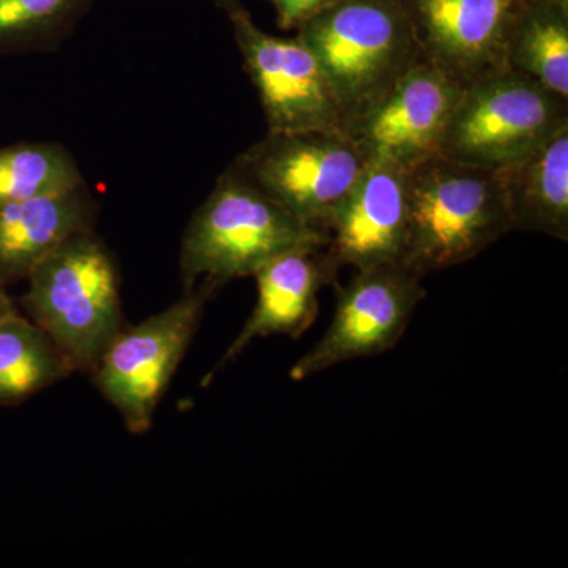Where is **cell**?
<instances>
[{
	"mask_svg": "<svg viewBox=\"0 0 568 568\" xmlns=\"http://www.w3.org/2000/svg\"><path fill=\"white\" fill-rule=\"evenodd\" d=\"M514 231L568 241V118L532 151L504 168Z\"/></svg>",
	"mask_w": 568,
	"mask_h": 568,
	"instance_id": "9a60e30c",
	"label": "cell"
},
{
	"mask_svg": "<svg viewBox=\"0 0 568 568\" xmlns=\"http://www.w3.org/2000/svg\"><path fill=\"white\" fill-rule=\"evenodd\" d=\"M82 0H0V47L40 36L61 24Z\"/></svg>",
	"mask_w": 568,
	"mask_h": 568,
	"instance_id": "d6986e66",
	"label": "cell"
},
{
	"mask_svg": "<svg viewBox=\"0 0 568 568\" xmlns=\"http://www.w3.org/2000/svg\"><path fill=\"white\" fill-rule=\"evenodd\" d=\"M268 2L274 6L280 28L298 29L332 0H268Z\"/></svg>",
	"mask_w": 568,
	"mask_h": 568,
	"instance_id": "ffe728a7",
	"label": "cell"
},
{
	"mask_svg": "<svg viewBox=\"0 0 568 568\" xmlns=\"http://www.w3.org/2000/svg\"><path fill=\"white\" fill-rule=\"evenodd\" d=\"M424 276L403 265L357 271L339 287L327 331L290 369L291 379H310L355 358L387 353L403 338L426 291Z\"/></svg>",
	"mask_w": 568,
	"mask_h": 568,
	"instance_id": "30bf717a",
	"label": "cell"
},
{
	"mask_svg": "<svg viewBox=\"0 0 568 568\" xmlns=\"http://www.w3.org/2000/svg\"><path fill=\"white\" fill-rule=\"evenodd\" d=\"M80 186L77 164L58 145L17 144L0 149V205Z\"/></svg>",
	"mask_w": 568,
	"mask_h": 568,
	"instance_id": "ac0fdd59",
	"label": "cell"
},
{
	"mask_svg": "<svg viewBox=\"0 0 568 568\" xmlns=\"http://www.w3.org/2000/svg\"><path fill=\"white\" fill-rule=\"evenodd\" d=\"M89 219L81 186L0 205V283L28 280L48 254L89 231Z\"/></svg>",
	"mask_w": 568,
	"mask_h": 568,
	"instance_id": "5bb4252c",
	"label": "cell"
},
{
	"mask_svg": "<svg viewBox=\"0 0 568 568\" xmlns=\"http://www.w3.org/2000/svg\"><path fill=\"white\" fill-rule=\"evenodd\" d=\"M70 365L40 327L13 310L0 321V406H14L61 383Z\"/></svg>",
	"mask_w": 568,
	"mask_h": 568,
	"instance_id": "e0dca14e",
	"label": "cell"
},
{
	"mask_svg": "<svg viewBox=\"0 0 568 568\" xmlns=\"http://www.w3.org/2000/svg\"><path fill=\"white\" fill-rule=\"evenodd\" d=\"M213 2L233 24L268 133H343L345 112L313 52L298 39H282L257 28L239 0Z\"/></svg>",
	"mask_w": 568,
	"mask_h": 568,
	"instance_id": "9c48e42d",
	"label": "cell"
},
{
	"mask_svg": "<svg viewBox=\"0 0 568 568\" xmlns=\"http://www.w3.org/2000/svg\"><path fill=\"white\" fill-rule=\"evenodd\" d=\"M403 267L424 276L474 260L514 231L503 171L436 155L407 170Z\"/></svg>",
	"mask_w": 568,
	"mask_h": 568,
	"instance_id": "6da1fadb",
	"label": "cell"
},
{
	"mask_svg": "<svg viewBox=\"0 0 568 568\" xmlns=\"http://www.w3.org/2000/svg\"><path fill=\"white\" fill-rule=\"evenodd\" d=\"M201 283L173 305L123 327L91 373L100 394L121 414L133 435L152 426L156 407L200 327L205 302L215 293Z\"/></svg>",
	"mask_w": 568,
	"mask_h": 568,
	"instance_id": "8992f818",
	"label": "cell"
},
{
	"mask_svg": "<svg viewBox=\"0 0 568 568\" xmlns=\"http://www.w3.org/2000/svg\"><path fill=\"white\" fill-rule=\"evenodd\" d=\"M336 264L328 256L327 245L306 246L280 254L257 268V301L220 361L201 381L207 387L227 365L233 364L254 339L282 335L301 338L315 323L320 312L321 287L334 278Z\"/></svg>",
	"mask_w": 568,
	"mask_h": 568,
	"instance_id": "4fadbf2b",
	"label": "cell"
},
{
	"mask_svg": "<svg viewBox=\"0 0 568 568\" xmlns=\"http://www.w3.org/2000/svg\"><path fill=\"white\" fill-rule=\"evenodd\" d=\"M462 88V82L420 54L346 119L343 133L366 159L410 170L439 155Z\"/></svg>",
	"mask_w": 568,
	"mask_h": 568,
	"instance_id": "ba28073f",
	"label": "cell"
},
{
	"mask_svg": "<svg viewBox=\"0 0 568 568\" xmlns=\"http://www.w3.org/2000/svg\"><path fill=\"white\" fill-rule=\"evenodd\" d=\"M407 171L368 160L327 220V253L357 271L403 263L407 234Z\"/></svg>",
	"mask_w": 568,
	"mask_h": 568,
	"instance_id": "7c38bea8",
	"label": "cell"
},
{
	"mask_svg": "<svg viewBox=\"0 0 568 568\" xmlns=\"http://www.w3.org/2000/svg\"><path fill=\"white\" fill-rule=\"evenodd\" d=\"M325 245L323 231L284 211L233 168L219 179L183 235V291L197 282L219 290L231 280L253 276L280 254Z\"/></svg>",
	"mask_w": 568,
	"mask_h": 568,
	"instance_id": "7a4b0ae2",
	"label": "cell"
},
{
	"mask_svg": "<svg viewBox=\"0 0 568 568\" xmlns=\"http://www.w3.org/2000/svg\"><path fill=\"white\" fill-rule=\"evenodd\" d=\"M526 0H403L420 54L465 84L507 67L511 28Z\"/></svg>",
	"mask_w": 568,
	"mask_h": 568,
	"instance_id": "8fae6325",
	"label": "cell"
},
{
	"mask_svg": "<svg viewBox=\"0 0 568 568\" xmlns=\"http://www.w3.org/2000/svg\"><path fill=\"white\" fill-rule=\"evenodd\" d=\"M368 159L345 133H268L234 170L284 211L323 231Z\"/></svg>",
	"mask_w": 568,
	"mask_h": 568,
	"instance_id": "52a82bcc",
	"label": "cell"
},
{
	"mask_svg": "<svg viewBox=\"0 0 568 568\" xmlns=\"http://www.w3.org/2000/svg\"><path fill=\"white\" fill-rule=\"evenodd\" d=\"M567 119V100L504 67L465 82L439 155L499 171L517 163Z\"/></svg>",
	"mask_w": 568,
	"mask_h": 568,
	"instance_id": "5b68a950",
	"label": "cell"
},
{
	"mask_svg": "<svg viewBox=\"0 0 568 568\" xmlns=\"http://www.w3.org/2000/svg\"><path fill=\"white\" fill-rule=\"evenodd\" d=\"M507 67L568 97L567 0H526L511 28Z\"/></svg>",
	"mask_w": 568,
	"mask_h": 568,
	"instance_id": "2e32d148",
	"label": "cell"
},
{
	"mask_svg": "<svg viewBox=\"0 0 568 568\" xmlns=\"http://www.w3.org/2000/svg\"><path fill=\"white\" fill-rule=\"evenodd\" d=\"M13 310H17V306L13 305L10 295L7 294L6 284L0 283V321L10 315Z\"/></svg>",
	"mask_w": 568,
	"mask_h": 568,
	"instance_id": "44dd1931",
	"label": "cell"
},
{
	"mask_svg": "<svg viewBox=\"0 0 568 568\" xmlns=\"http://www.w3.org/2000/svg\"><path fill=\"white\" fill-rule=\"evenodd\" d=\"M297 39L315 55L346 119L420 55L403 0H332L298 28Z\"/></svg>",
	"mask_w": 568,
	"mask_h": 568,
	"instance_id": "277c9868",
	"label": "cell"
},
{
	"mask_svg": "<svg viewBox=\"0 0 568 568\" xmlns=\"http://www.w3.org/2000/svg\"><path fill=\"white\" fill-rule=\"evenodd\" d=\"M22 306L73 373H92L125 327L119 276L110 253L89 231L48 254L29 275Z\"/></svg>",
	"mask_w": 568,
	"mask_h": 568,
	"instance_id": "3957f363",
	"label": "cell"
}]
</instances>
